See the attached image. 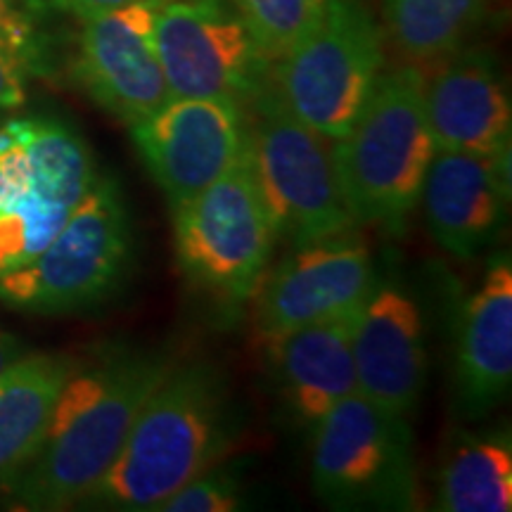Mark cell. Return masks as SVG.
Returning a JSON list of instances; mask_svg holds the SVG:
<instances>
[{"label": "cell", "mask_w": 512, "mask_h": 512, "mask_svg": "<svg viewBox=\"0 0 512 512\" xmlns=\"http://www.w3.org/2000/svg\"><path fill=\"white\" fill-rule=\"evenodd\" d=\"M171 366L162 351L143 349H112L76 366L36 456L10 482L15 501L27 510H64L86 501Z\"/></svg>", "instance_id": "cell-1"}, {"label": "cell", "mask_w": 512, "mask_h": 512, "mask_svg": "<svg viewBox=\"0 0 512 512\" xmlns=\"http://www.w3.org/2000/svg\"><path fill=\"white\" fill-rule=\"evenodd\" d=\"M235 408L219 370L192 361L171 366L147 396L119 456L83 503L150 512L209 472L235 437Z\"/></svg>", "instance_id": "cell-2"}, {"label": "cell", "mask_w": 512, "mask_h": 512, "mask_svg": "<svg viewBox=\"0 0 512 512\" xmlns=\"http://www.w3.org/2000/svg\"><path fill=\"white\" fill-rule=\"evenodd\" d=\"M434 145L418 64L380 74L356 124L335 140L344 195L358 223L399 226L420 204Z\"/></svg>", "instance_id": "cell-3"}, {"label": "cell", "mask_w": 512, "mask_h": 512, "mask_svg": "<svg viewBox=\"0 0 512 512\" xmlns=\"http://www.w3.org/2000/svg\"><path fill=\"white\" fill-rule=\"evenodd\" d=\"M256 110L245 121V152L275 238L304 245L354 230L335 140L294 119L273 93L256 95Z\"/></svg>", "instance_id": "cell-4"}, {"label": "cell", "mask_w": 512, "mask_h": 512, "mask_svg": "<svg viewBox=\"0 0 512 512\" xmlns=\"http://www.w3.org/2000/svg\"><path fill=\"white\" fill-rule=\"evenodd\" d=\"M131 254V221L119 185L98 176L50 245L0 275V304L46 316L91 309L121 285Z\"/></svg>", "instance_id": "cell-5"}, {"label": "cell", "mask_w": 512, "mask_h": 512, "mask_svg": "<svg viewBox=\"0 0 512 512\" xmlns=\"http://www.w3.org/2000/svg\"><path fill=\"white\" fill-rule=\"evenodd\" d=\"M382 34L361 0H328L302 41L275 60L273 98L313 131L342 140L382 74Z\"/></svg>", "instance_id": "cell-6"}, {"label": "cell", "mask_w": 512, "mask_h": 512, "mask_svg": "<svg viewBox=\"0 0 512 512\" xmlns=\"http://www.w3.org/2000/svg\"><path fill=\"white\" fill-rule=\"evenodd\" d=\"M311 482L332 510H418L408 418L361 392L344 396L313 430Z\"/></svg>", "instance_id": "cell-7"}, {"label": "cell", "mask_w": 512, "mask_h": 512, "mask_svg": "<svg viewBox=\"0 0 512 512\" xmlns=\"http://www.w3.org/2000/svg\"><path fill=\"white\" fill-rule=\"evenodd\" d=\"M273 240L245 150L226 174L174 209L178 266L192 285L223 302L240 304L252 297Z\"/></svg>", "instance_id": "cell-8"}, {"label": "cell", "mask_w": 512, "mask_h": 512, "mask_svg": "<svg viewBox=\"0 0 512 512\" xmlns=\"http://www.w3.org/2000/svg\"><path fill=\"white\" fill-rule=\"evenodd\" d=\"M155 48L169 98L245 102L264 88L268 60L223 0H159Z\"/></svg>", "instance_id": "cell-9"}, {"label": "cell", "mask_w": 512, "mask_h": 512, "mask_svg": "<svg viewBox=\"0 0 512 512\" xmlns=\"http://www.w3.org/2000/svg\"><path fill=\"white\" fill-rule=\"evenodd\" d=\"M128 128L171 211L226 174L245 150V117L230 100L169 98Z\"/></svg>", "instance_id": "cell-10"}, {"label": "cell", "mask_w": 512, "mask_h": 512, "mask_svg": "<svg viewBox=\"0 0 512 512\" xmlns=\"http://www.w3.org/2000/svg\"><path fill=\"white\" fill-rule=\"evenodd\" d=\"M259 332L264 339L320 323L354 316L373 292L370 247L354 230L294 245L259 283Z\"/></svg>", "instance_id": "cell-11"}, {"label": "cell", "mask_w": 512, "mask_h": 512, "mask_svg": "<svg viewBox=\"0 0 512 512\" xmlns=\"http://www.w3.org/2000/svg\"><path fill=\"white\" fill-rule=\"evenodd\" d=\"M76 79L102 110L138 124L169 100V88L155 48V3L81 19L74 62Z\"/></svg>", "instance_id": "cell-12"}, {"label": "cell", "mask_w": 512, "mask_h": 512, "mask_svg": "<svg viewBox=\"0 0 512 512\" xmlns=\"http://www.w3.org/2000/svg\"><path fill=\"white\" fill-rule=\"evenodd\" d=\"M356 389L384 411L408 418L425 389V325L418 304L394 283L373 287L356 313L354 335Z\"/></svg>", "instance_id": "cell-13"}, {"label": "cell", "mask_w": 512, "mask_h": 512, "mask_svg": "<svg viewBox=\"0 0 512 512\" xmlns=\"http://www.w3.org/2000/svg\"><path fill=\"white\" fill-rule=\"evenodd\" d=\"M425 221L441 249L472 259L501 233L510 202V155L437 150L420 192Z\"/></svg>", "instance_id": "cell-14"}, {"label": "cell", "mask_w": 512, "mask_h": 512, "mask_svg": "<svg viewBox=\"0 0 512 512\" xmlns=\"http://www.w3.org/2000/svg\"><path fill=\"white\" fill-rule=\"evenodd\" d=\"M425 76V110L437 150L510 155L512 105L496 62L482 50H463Z\"/></svg>", "instance_id": "cell-15"}, {"label": "cell", "mask_w": 512, "mask_h": 512, "mask_svg": "<svg viewBox=\"0 0 512 512\" xmlns=\"http://www.w3.org/2000/svg\"><path fill=\"white\" fill-rule=\"evenodd\" d=\"M512 387V266L501 254L486 268L460 316L453 389L463 418L477 420Z\"/></svg>", "instance_id": "cell-16"}, {"label": "cell", "mask_w": 512, "mask_h": 512, "mask_svg": "<svg viewBox=\"0 0 512 512\" xmlns=\"http://www.w3.org/2000/svg\"><path fill=\"white\" fill-rule=\"evenodd\" d=\"M354 323L356 313L266 339L275 387L302 430H316L335 403L358 392L351 354Z\"/></svg>", "instance_id": "cell-17"}, {"label": "cell", "mask_w": 512, "mask_h": 512, "mask_svg": "<svg viewBox=\"0 0 512 512\" xmlns=\"http://www.w3.org/2000/svg\"><path fill=\"white\" fill-rule=\"evenodd\" d=\"M76 366L64 354H24L0 373V484H10L36 456Z\"/></svg>", "instance_id": "cell-18"}, {"label": "cell", "mask_w": 512, "mask_h": 512, "mask_svg": "<svg viewBox=\"0 0 512 512\" xmlns=\"http://www.w3.org/2000/svg\"><path fill=\"white\" fill-rule=\"evenodd\" d=\"M437 508L444 512L512 510V444L508 432L460 434L441 463Z\"/></svg>", "instance_id": "cell-19"}, {"label": "cell", "mask_w": 512, "mask_h": 512, "mask_svg": "<svg viewBox=\"0 0 512 512\" xmlns=\"http://www.w3.org/2000/svg\"><path fill=\"white\" fill-rule=\"evenodd\" d=\"M389 36L411 64L458 53L484 22L489 0H382Z\"/></svg>", "instance_id": "cell-20"}, {"label": "cell", "mask_w": 512, "mask_h": 512, "mask_svg": "<svg viewBox=\"0 0 512 512\" xmlns=\"http://www.w3.org/2000/svg\"><path fill=\"white\" fill-rule=\"evenodd\" d=\"M233 5L261 55L275 62L316 27L328 0H233Z\"/></svg>", "instance_id": "cell-21"}, {"label": "cell", "mask_w": 512, "mask_h": 512, "mask_svg": "<svg viewBox=\"0 0 512 512\" xmlns=\"http://www.w3.org/2000/svg\"><path fill=\"white\" fill-rule=\"evenodd\" d=\"M0 53L34 69L41 62L43 36L36 0H0Z\"/></svg>", "instance_id": "cell-22"}, {"label": "cell", "mask_w": 512, "mask_h": 512, "mask_svg": "<svg viewBox=\"0 0 512 512\" xmlns=\"http://www.w3.org/2000/svg\"><path fill=\"white\" fill-rule=\"evenodd\" d=\"M240 508L242 498L238 494V484L223 472L219 475L214 467L192 479L159 505L162 512H233Z\"/></svg>", "instance_id": "cell-23"}, {"label": "cell", "mask_w": 512, "mask_h": 512, "mask_svg": "<svg viewBox=\"0 0 512 512\" xmlns=\"http://www.w3.org/2000/svg\"><path fill=\"white\" fill-rule=\"evenodd\" d=\"M29 67L17 57L0 53V110H15L27 100V79Z\"/></svg>", "instance_id": "cell-24"}, {"label": "cell", "mask_w": 512, "mask_h": 512, "mask_svg": "<svg viewBox=\"0 0 512 512\" xmlns=\"http://www.w3.org/2000/svg\"><path fill=\"white\" fill-rule=\"evenodd\" d=\"M53 3L60 5L62 10L74 12L79 19H86L102 15V12L124 8L128 3H138V0H53ZM145 3H159V0H145Z\"/></svg>", "instance_id": "cell-25"}, {"label": "cell", "mask_w": 512, "mask_h": 512, "mask_svg": "<svg viewBox=\"0 0 512 512\" xmlns=\"http://www.w3.org/2000/svg\"><path fill=\"white\" fill-rule=\"evenodd\" d=\"M19 356H24L22 342H19L15 335H10L8 330L0 328V373H3L10 363H15Z\"/></svg>", "instance_id": "cell-26"}]
</instances>
